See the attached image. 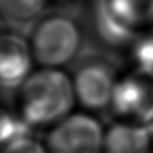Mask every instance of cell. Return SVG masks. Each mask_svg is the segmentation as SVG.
<instances>
[{
	"label": "cell",
	"instance_id": "6da1fadb",
	"mask_svg": "<svg viewBox=\"0 0 153 153\" xmlns=\"http://www.w3.org/2000/svg\"><path fill=\"white\" fill-rule=\"evenodd\" d=\"M15 109L32 129L53 128L73 113V79L62 69L40 67L15 90Z\"/></svg>",
	"mask_w": 153,
	"mask_h": 153
},
{
	"label": "cell",
	"instance_id": "7a4b0ae2",
	"mask_svg": "<svg viewBox=\"0 0 153 153\" xmlns=\"http://www.w3.org/2000/svg\"><path fill=\"white\" fill-rule=\"evenodd\" d=\"M28 40L35 63L40 67L61 69L76 58L83 35L74 18L65 13H48L34 23Z\"/></svg>",
	"mask_w": 153,
	"mask_h": 153
},
{
	"label": "cell",
	"instance_id": "3957f363",
	"mask_svg": "<svg viewBox=\"0 0 153 153\" xmlns=\"http://www.w3.org/2000/svg\"><path fill=\"white\" fill-rule=\"evenodd\" d=\"M118 76V67L108 56L93 54L81 59L71 76L76 103L89 113L109 110Z\"/></svg>",
	"mask_w": 153,
	"mask_h": 153
},
{
	"label": "cell",
	"instance_id": "277c9868",
	"mask_svg": "<svg viewBox=\"0 0 153 153\" xmlns=\"http://www.w3.org/2000/svg\"><path fill=\"white\" fill-rule=\"evenodd\" d=\"M108 111L116 121L149 126L153 122V73L133 67L120 74Z\"/></svg>",
	"mask_w": 153,
	"mask_h": 153
},
{
	"label": "cell",
	"instance_id": "5b68a950",
	"mask_svg": "<svg viewBox=\"0 0 153 153\" xmlns=\"http://www.w3.org/2000/svg\"><path fill=\"white\" fill-rule=\"evenodd\" d=\"M105 129L89 111L65 117L46 136L48 153H102Z\"/></svg>",
	"mask_w": 153,
	"mask_h": 153
},
{
	"label": "cell",
	"instance_id": "8992f818",
	"mask_svg": "<svg viewBox=\"0 0 153 153\" xmlns=\"http://www.w3.org/2000/svg\"><path fill=\"white\" fill-rule=\"evenodd\" d=\"M34 54L27 38L4 31L0 40V81L5 90L15 91L32 74Z\"/></svg>",
	"mask_w": 153,
	"mask_h": 153
},
{
	"label": "cell",
	"instance_id": "52a82bcc",
	"mask_svg": "<svg viewBox=\"0 0 153 153\" xmlns=\"http://www.w3.org/2000/svg\"><path fill=\"white\" fill-rule=\"evenodd\" d=\"M102 153H153L149 126L114 121L105 129Z\"/></svg>",
	"mask_w": 153,
	"mask_h": 153
},
{
	"label": "cell",
	"instance_id": "ba28073f",
	"mask_svg": "<svg viewBox=\"0 0 153 153\" xmlns=\"http://www.w3.org/2000/svg\"><path fill=\"white\" fill-rule=\"evenodd\" d=\"M113 19L136 36L152 31L153 0H103Z\"/></svg>",
	"mask_w": 153,
	"mask_h": 153
},
{
	"label": "cell",
	"instance_id": "9c48e42d",
	"mask_svg": "<svg viewBox=\"0 0 153 153\" xmlns=\"http://www.w3.org/2000/svg\"><path fill=\"white\" fill-rule=\"evenodd\" d=\"M3 16L12 24H30L42 16L48 0H0Z\"/></svg>",
	"mask_w": 153,
	"mask_h": 153
},
{
	"label": "cell",
	"instance_id": "30bf717a",
	"mask_svg": "<svg viewBox=\"0 0 153 153\" xmlns=\"http://www.w3.org/2000/svg\"><path fill=\"white\" fill-rule=\"evenodd\" d=\"M32 128L16 111V109H4L1 114V144L31 136Z\"/></svg>",
	"mask_w": 153,
	"mask_h": 153
},
{
	"label": "cell",
	"instance_id": "8fae6325",
	"mask_svg": "<svg viewBox=\"0 0 153 153\" xmlns=\"http://www.w3.org/2000/svg\"><path fill=\"white\" fill-rule=\"evenodd\" d=\"M3 153H48V151L46 144L32 136H27L4 144Z\"/></svg>",
	"mask_w": 153,
	"mask_h": 153
},
{
	"label": "cell",
	"instance_id": "7c38bea8",
	"mask_svg": "<svg viewBox=\"0 0 153 153\" xmlns=\"http://www.w3.org/2000/svg\"><path fill=\"white\" fill-rule=\"evenodd\" d=\"M149 130H151V134H152V140H153V122L149 125Z\"/></svg>",
	"mask_w": 153,
	"mask_h": 153
}]
</instances>
